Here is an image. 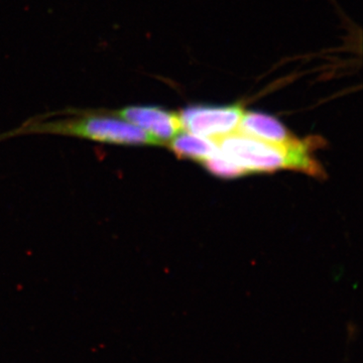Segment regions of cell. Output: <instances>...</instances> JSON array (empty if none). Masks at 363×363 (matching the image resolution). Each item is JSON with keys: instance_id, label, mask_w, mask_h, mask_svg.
<instances>
[{"instance_id": "1", "label": "cell", "mask_w": 363, "mask_h": 363, "mask_svg": "<svg viewBox=\"0 0 363 363\" xmlns=\"http://www.w3.org/2000/svg\"><path fill=\"white\" fill-rule=\"evenodd\" d=\"M318 138L294 140L288 145L262 142L236 130L217 140L219 152L240 167L245 173H272L279 169H295L322 178L323 168L315 159Z\"/></svg>"}, {"instance_id": "2", "label": "cell", "mask_w": 363, "mask_h": 363, "mask_svg": "<svg viewBox=\"0 0 363 363\" xmlns=\"http://www.w3.org/2000/svg\"><path fill=\"white\" fill-rule=\"evenodd\" d=\"M40 133L83 138L109 145L140 147L160 145L155 138L140 128L119 118L109 111L76 113L75 116L56 121H35L23 124L18 130L4 135L9 136Z\"/></svg>"}, {"instance_id": "3", "label": "cell", "mask_w": 363, "mask_h": 363, "mask_svg": "<svg viewBox=\"0 0 363 363\" xmlns=\"http://www.w3.org/2000/svg\"><path fill=\"white\" fill-rule=\"evenodd\" d=\"M179 116L182 128L188 133L217 140L238 130L243 109L240 105H195Z\"/></svg>"}, {"instance_id": "4", "label": "cell", "mask_w": 363, "mask_h": 363, "mask_svg": "<svg viewBox=\"0 0 363 363\" xmlns=\"http://www.w3.org/2000/svg\"><path fill=\"white\" fill-rule=\"evenodd\" d=\"M109 112L149 133L160 145L168 143L182 130L180 116L159 106H126Z\"/></svg>"}, {"instance_id": "5", "label": "cell", "mask_w": 363, "mask_h": 363, "mask_svg": "<svg viewBox=\"0 0 363 363\" xmlns=\"http://www.w3.org/2000/svg\"><path fill=\"white\" fill-rule=\"evenodd\" d=\"M238 131L262 142L278 145H288L297 140L281 121L260 112L243 113Z\"/></svg>"}, {"instance_id": "6", "label": "cell", "mask_w": 363, "mask_h": 363, "mask_svg": "<svg viewBox=\"0 0 363 363\" xmlns=\"http://www.w3.org/2000/svg\"><path fill=\"white\" fill-rule=\"evenodd\" d=\"M169 150L179 159L204 162L218 152L216 140L191 133H179L169 140Z\"/></svg>"}, {"instance_id": "7", "label": "cell", "mask_w": 363, "mask_h": 363, "mask_svg": "<svg viewBox=\"0 0 363 363\" xmlns=\"http://www.w3.org/2000/svg\"><path fill=\"white\" fill-rule=\"evenodd\" d=\"M202 164L212 175L218 177V178L235 179L247 175V173L238 164L221 154L219 150L213 156L208 157L204 162H202Z\"/></svg>"}]
</instances>
